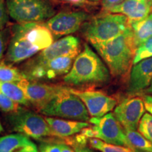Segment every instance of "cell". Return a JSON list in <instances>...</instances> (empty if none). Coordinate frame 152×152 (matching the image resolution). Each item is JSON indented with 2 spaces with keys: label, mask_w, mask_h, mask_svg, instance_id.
Segmentation results:
<instances>
[{
  "label": "cell",
  "mask_w": 152,
  "mask_h": 152,
  "mask_svg": "<svg viewBox=\"0 0 152 152\" xmlns=\"http://www.w3.org/2000/svg\"><path fill=\"white\" fill-rule=\"evenodd\" d=\"M17 84L23 91L30 105H33L39 111L49 103L63 88V86L60 85H49L27 79L17 82Z\"/></svg>",
  "instance_id": "11"
},
{
  "label": "cell",
  "mask_w": 152,
  "mask_h": 152,
  "mask_svg": "<svg viewBox=\"0 0 152 152\" xmlns=\"http://www.w3.org/2000/svg\"><path fill=\"white\" fill-rule=\"evenodd\" d=\"M137 48L152 36V12L139 20H129Z\"/></svg>",
  "instance_id": "19"
},
{
  "label": "cell",
  "mask_w": 152,
  "mask_h": 152,
  "mask_svg": "<svg viewBox=\"0 0 152 152\" xmlns=\"http://www.w3.org/2000/svg\"><path fill=\"white\" fill-rule=\"evenodd\" d=\"M54 42V36L45 23H23L14 25L7 52L12 64L33 57Z\"/></svg>",
  "instance_id": "1"
},
{
  "label": "cell",
  "mask_w": 152,
  "mask_h": 152,
  "mask_svg": "<svg viewBox=\"0 0 152 152\" xmlns=\"http://www.w3.org/2000/svg\"><path fill=\"white\" fill-rule=\"evenodd\" d=\"M7 121L13 130L30 138L40 140L47 137H55L45 118L23 107L18 111L9 113Z\"/></svg>",
  "instance_id": "8"
},
{
  "label": "cell",
  "mask_w": 152,
  "mask_h": 152,
  "mask_svg": "<svg viewBox=\"0 0 152 152\" xmlns=\"http://www.w3.org/2000/svg\"><path fill=\"white\" fill-rule=\"evenodd\" d=\"M128 141L134 151L152 152V142L136 130L124 129Z\"/></svg>",
  "instance_id": "21"
},
{
  "label": "cell",
  "mask_w": 152,
  "mask_h": 152,
  "mask_svg": "<svg viewBox=\"0 0 152 152\" xmlns=\"http://www.w3.org/2000/svg\"><path fill=\"white\" fill-rule=\"evenodd\" d=\"M89 1H99V0H89Z\"/></svg>",
  "instance_id": "37"
},
{
  "label": "cell",
  "mask_w": 152,
  "mask_h": 152,
  "mask_svg": "<svg viewBox=\"0 0 152 152\" xmlns=\"http://www.w3.org/2000/svg\"><path fill=\"white\" fill-rule=\"evenodd\" d=\"M80 42L75 36L68 35L53 42L50 46L43 49L33 59L27 63V65H37L58 57L79 53Z\"/></svg>",
  "instance_id": "14"
},
{
  "label": "cell",
  "mask_w": 152,
  "mask_h": 152,
  "mask_svg": "<svg viewBox=\"0 0 152 152\" xmlns=\"http://www.w3.org/2000/svg\"><path fill=\"white\" fill-rule=\"evenodd\" d=\"M88 142L91 147L101 152H137L131 148L106 143L97 138H90Z\"/></svg>",
  "instance_id": "23"
},
{
  "label": "cell",
  "mask_w": 152,
  "mask_h": 152,
  "mask_svg": "<svg viewBox=\"0 0 152 152\" xmlns=\"http://www.w3.org/2000/svg\"><path fill=\"white\" fill-rule=\"evenodd\" d=\"M0 91L20 106H30V103L17 83L0 82Z\"/></svg>",
  "instance_id": "20"
},
{
  "label": "cell",
  "mask_w": 152,
  "mask_h": 152,
  "mask_svg": "<svg viewBox=\"0 0 152 152\" xmlns=\"http://www.w3.org/2000/svg\"><path fill=\"white\" fill-rule=\"evenodd\" d=\"M9 13L4 0H0V30H2L9 20Z\"/></svg>",
  "instance_id": "28"
},
{
  "label": "cell",
  "mask_w": 152,
  "mask_h": 152,
  "mask_svg": "<svg viewBox=\"0 0 152 152\" xmlns=\"http://www.w3.org/2000/svg\"><path fill=\"white\" fill-rule=\"evenodd\" d=\"M128 26L129 20L125 15L102 13L86 20L80 29L83 37L93 45L111 40L123 33Z\"/></svg>",
  "instance_id": "4"
},
{
  "label": "cell",
  "mask_w": 152,
  "mask_h": 152,
  "mask_svg": "<svg viewBox=\"0 0 152 152\" xmlns=\"http://www.w3.org/2000/svg\"><path fill=\"white\" fill-rule=\"evenodd\" d=\"M92 45L114 77L124 76L133 64L137 47L130 25L123 33L111 40Z\"/></svg>",
  "instance_id": "2"
},
{
  "label": "cell",
  "mask_w": 152,
  "mask_h": 152,
  "mask_svg": "<svg viewBox=\"0 0 152 152\" xmlns=\"http://www.w3.org/2000/svg\"><path fill=\"white\" fill-rule=\"evenodd\" d=\"M3 131H4V128H3L2 124H1V121H0V134H1Z\"/></svg>",
  "instance_id": "36"
},
{
  "label": "cell",
  "mask_w": 152,
  "mask_h": 152,
  "mask_svg": "<svg viewBox=\"0 0 152 152\" xmlns=\"http://www.w3.org/2000/svg\"><path fill=\"white\" fill-rule=\"evenodd\" d=\"M73 149L75 152H94L90 148L86 147V144H73Z\"/></svg>",
  "instance_id": "32"
},
{
  "label": "cell",
  "mask_w": 152,
  "mask_h": 152,
  "mask_svg": "<svg viewBox=\"0 0 152 152\" xmlns=\"http://www.w3.org/2000/svg\"><path fill=\"white\" fill-rule=\"evenodd\" d=\"M61 1H66V2L73 4L82 5L87 2V0H61Z\"/></svg>",
  "instance_id": "34"
},
{
  "label": "cell",
  "mask_w": 152,
  "mask_h": 152,
  "mask_svg": "<svg viewBox=\"0 0 152 152\" xmlns=\"http://www.w3.org/2000/svg\"><path fill=\"white\" fill-rule=\"evenodd\" d=\"M60 147L61 149V152H75L73 148H71L67 144L64 143V142H60Z\"/></svg>",
  "instance_id": "33"
},
{
  "label": "cell",
  "mask_w": 152,
  "mask_h": 152,
  "mask_svg": "<svg viewBox=\"0 0 152 152\" xmlns=\"http://www.w3.org/2000/svg\"><path fill=\"white\" fill-rule=\"evenodd\" d=\"M79 53L58 57L37 65L26 64L22 72L29 80H47L66 75L71 71L76 56Z\"/></svg>",
  "instance_id": "9"
},
{
  "label": "cell",
  "mask_w": 152,
  "mask_h": 152,
  "mask_svg": "<svg viewBox=\"0 0 152 152\" xmlns=\"http://www.w3.org/2000/svg\"><path fill=\"white\" fill-rule=\"evenodd\" d=\"M11 18L18 22L41 23L55 15V9L48 0H7Z\"/></svg>",
  "instance_id": "7"
},
{
  "label": "cell",
  "mask_w": 152,
  "mask_h": 152,
  "mask_svg": "<svg viewBox=\"0 0 152 152\" xmlns=\"http://www.w3.org/2000/svg\"><path fill=\"white\" fill-rule=\"evenodd\" d=\"M152 56V36L147 39L140 46L136 49L134 59H133V65L137 64L140 61L144 58H149Z\"/></svg>",
  "instance_id": "24"
},
{
  "label": "cell",
  "mask_w": 152,
  "mask_h": 152,
  "mask_svg": "<svg viewBox=\"0 0 152 152\" xmlns=\"http://www.w3.org/2000/svg\"><path fill=\"white\" fill-rule=\"evenodd\" d=\"M89 122L92 125L84 128L80 132L88 140L97 138L106 143L132 149L125 134L124 128L113 113H109L102 117H92Z\"/></svg>",
  "instance_id": "6"
},
{
  "label": "cell",
  "mask_w": 152,
  "mask_h": 152,
  "mask_svg": "<svg viewBox=\"0 0 152 152\" xmlns=\"http://www.w3.org/2000/svg\"><path fill=\"white\" fill-rule=\"evenodd\" d=\"M144 92H145V94L152 95V81H151V84H150V85L149 86V87L146 89V90H144Z\"/></svg>",
  "instance_id": "35"
},
{
  "label": "cell",
  "mask_w": 152,
  "mask_h": 152,
  "mask_svg": "<svg viewBox=\"0 0 152 152\" xmlns=\"http://www.w3.org/2000/svg\"><path fill=\"white\" fill-rule=\"evenodd\" d=\"M137 130L146 139L152 142V115L149 113H145L140 120Z\"/></svg>",
  "instance_id": "25"
},
{
  "label": "cell",
  "mask_w": 152,
  "mask_h": 152,
  "mask_svg": "<svg viewBox=\"0 0 152 152\" xmlns=\"http://www.w3.org/2000/svg\"><path fill=\"white\" fill-rule=\"evenodd\" d=\"M39 152H61L59 143L41 142L38 147Z\"/></svg>",
  "instance_id": "27"
},
{
  "label": "cell",
  "mask_w": 152,
  "mask_h": 152,
  "mask_svg": "<svg viewBox=\"0 0 152 152\" xmlns=\"http://www.w3.org/2000/svg\"><path fill=\"white\" fill-rule=\"evenodd\" d=\"M137 152H147V151H136Z\"/></svg>",
  "instance_id": "38"
},
{
  "label": "cell",
  "mask_w": 152,
  "mask_h": 152,
  "mask_svg": "<svg viewBox=\"0 0 152 152\" xmlns=\"http://www.w3.org/2000/svg\"><path fill=\"white\" fill-rule=\"evenodd\" d=\"M21 108L16 102L11 100L10 98L6 96L2 92L0 91V109L6 113H13L18 111Z\"/></svg>",
  "instance_id": "26"
},
{
  "label": "cell",
  "mask_w": 152,
  "mask_h": 152,
  "mask_svg": "<svg viewBox=\"0 0 152 152\" xmlns=\"http://www.w3.org/2000/svg\"><path fill=\"white\" fill-rule=\"evenodd\" d=\"M152 81V56L134 64L131 69L127 93L136 96L144 92Z\"/></svg>",
  "instance_id": "15"
},
{
  "label": "cell",
  "mask_w": 152,
  "mask_h": 152,
  "mask_svg": "<svg viewBox=\"0 0 152 152\" xmlns=\"http://www.w3.org/2000/svg\"><path fill=\"white\" fill-rule=\"evenodd\" d=\"M39 112L49 117L64 118L74 121L87 122L90 119V113L83 101L68 87H63Z\"/></svg>",
  "instance_id": "5"
},
{
  "label": "cell",
  "mask_w": 152,
  "mask_h": 152,
  "mask_svg": "<svg viewBox=\"0 0 152 152\" xmlns=\"http://www.w3.org/2000/svg\"><path fill=\"white\" fill-rule=\"evenodd\" d=\"M47 122L54 132L55 137L66 138L79 134L83 129L89 127L90 124L85 121L64 120L56 117L45 118Z\"/></svg>",
  "instance_id": "18"
},
{
  "label": "cell",
  "mask_w": 152,
  "mask_h": 152,
  "mask_svg": "<svg viewBox=\"0 0 152 152\" xmlns=\"http://www.w3.org/2000/svg\"><path fill=\"white\" fill-rule=\"evenodd\" d=\"M145 109L152 115V95L145 94L142 96Z\"/></svg>",
  "instance_id": "31"
},
{
  "label": "cell",
  "mask_w": 152,
  "mask_h": 152,
  "mask_svg": "<svg viewBox=\"0 0 152 152\" xmlns=\"http://www.w3.org/2000/svg\"><path fill=\"white\" fill-rule=\"evenodd\" d=\"M131 96L115 106L113 114L123 128L137 130L146 109L142 97Z\"/></svg>",
  "instance_id": "12"
},
{
  "label": "cell",
  "mask_w": 152,
  "mask_h": 152,
  "mask_svg": "<svg viewBox=\"0 0 152 152\" xmlns=\"http://www.w3.org/2000/svg\"><path fill=\"white\" fill-rule=\"evenodd\" d=\"M124 0H102V13H109L116 6L121 4Z\"/></svg>",
  "instance_id": "29"
},
{
  "label": "cell",
  "mask_w": 152,
  "mask_h": 152,
  "mask_svg": "<svg viewBox=\"0 0 152 152\" xmlns=\"http://www.w3.org/2000/svg\"><path fill=\"white\" fill-rule=\"evenodd\" d=\"M107 66L87 44L76 56L72 68L64 75L66 84L74 86L91 84H104L110 80Z\"/></svg>",
  "instance_id": "3"
},
{
  "label": "cell",
  "mask_w": 152,
  "mask_h": 152,
  "mask_svg": "<svg viewBox=\"0 0 152 152\" xmlns=\"http://www.w3.org/2000/svg\"><path fill=\"white\" fill-rule=\"evenodd\" d=\"M86 106L91 117H102L115 109L117 101L100 91L83 90L69 87Z\"/></svg>",
  "instance_id": "13"
},
{
  "label": "cell",
  "mask_w": 152,
  "mask_h": 152,
  "mask_svg": "<svg viewBox=\"0 0 152 152\" xmlns=\"http://www.w3.org/2000/svg\"><path fill=\"white\" fill-rule=\"evenodd\" d=\"M23 79L26 78L22 71L12 64L0 61V82L17 83Z\"/></svg>",
  "instance_id": "22"
},
{
  "label": "cell",
  "mask_w": 152,
  "mask_h": 152,
  "mask_svg": "<svg viewBox=\"0 0 152 152\" xmlns=\"http://www.w3.org/2000/svg\"><path fill=\"white\" fill-rule=\"evenodd\" d=\"M89 18V14L83 11H61L48 19L45 25L54 37L58 38L75 33Z\"/></svg>",
  "instance_id": "10"
},
{
  "label": "cell",
  "mask_w": 152,
  "mask_h": 152,
  "mask_svg": "<svg viewBox=\"0 0 152 152\" xmlns=\"http://www.w3.org/2000/svg\"><path fill=\"white\" fill-rule=\"evenodd\" d=\"M152 9V0H124L110 11L113 14H122L129 20H139L147 17Z\"/></svg>",
  "instance_id": "16"
},
{
  "label": "cell",
  "mask_w": 152,
  "mask_h": 152,
  "mask_svg": "<svg viewBox=\"0 0 152 152\" xmlns=\"http://www.w3.org/2000/svg\"><path fill=\"white\" fill-rule=\"evenodd\" d=\"M7 35L6 31L0 30V61L2 58L6 46H7Z\"/></svg>",
  "instance_id": "30"
},
{
  "label": "cell",
  "mask_w": 152,
  "mask_h": 152,
  "mask_svg": "<svg viewBox=\"0 0 152 152\" xmlns=\"http://www.w3.org/2000/svg\"><path fill=\"white\" fill-rule=\"evenodd\" d=\"M0 152H39V149L29 137L18 132L0 137Z\"/></svg>",
  "instance_id": "17"
}]
</instances>
